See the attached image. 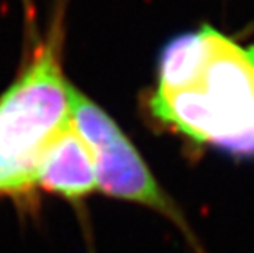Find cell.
I'll use <instances>...</instances> for the list:
<instances>
[{
    "label": "cell",
    "instance_id": "1",
    "mask_svg": "<svg viewBox=\"0 0 254 253\" xmlns=\"http://www.w3.org/2000/svg\"><path fill=\"white\" fill-rule=\"evenodd\" d=\"M151 112L193 142L254 155V46L212 26L171 41Z\"/></svg>",
    "mask_w": 254,
    "mask_h": 253
},
{
    "label": "cell",
    "instance_id": "4",
    "mask_svg": "<svg viewBox=\"0 0 254 253\" xmlns=\"http://www.w3.org/2000/svg\"><path fill=\"white\" fill-rule=\"evenodd\" d=\"M36 187L67 201H80L97 189L94 158L74 123L63 128L45 148L36 169Z\"/></svg>",
    "mask_w": 254,
    "mask_h": 253
},
{
    "label": "cell",
    "instance_id": "3",
    "mask_svg": "<svg viewBox=\"0 0 254 253\" xmlns=\"http://www.w3.org/2000/svg\"><path fill=\"white\" fill-rule=\"evenodd\" d=\"M74 128L89 147L95 166L97 187L112 197L136 202L174 222L195 244L190 227L176 202L149 171L141 155L115 120L94 100L69 87Z\"/></svg>",
    "mask_w": 254,
    "mask_h": 253
},
{
    "label": "cell",
    "instance_id": "2",
    "mask_svg": "<svg viewBox=\"0 0 254 253\" xmlns=\"http://www.w3.org/2000/svg\"><path fill=\"white\" fill-rule=\"evenodd\" d=\"M50 41L0 97V194L28 201L45 148L72 123L71 95Z\"/></svg>",
    "mask_w": 254,
    "mask_h": 253
}]
</instances>
